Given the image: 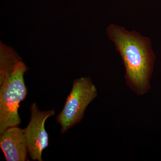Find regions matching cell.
<instances>
[{"label":"cell","instance_id":"obj_3","mask_svg":"<svg viewBox=\"0 0 161 161\" xmlns=\"http://www.w3.org/2000/svg\"><path fill=\"white\" fill-rule=\"evenodd\" d=\"M97 96V88L89 77L74 80L63 109L56 119L61 126V133H65L81 121L87 107Z\"/></svg>","mask_w":161,"mask_h":161},{"label":"cell","instance_id":"obj_6","mask_svg":"<svg viewBox=\"0 0 161 161\" xmlns=\"http://www.w3.org/2000/svg\"><path fill=\"white\" fill-rule=\"evenodd\" d=\"M22 58L11 47L1 41L0 44V85L11 75Z\"/></svg>","mask_w":161,"mask_h":161},{"label":"cell","instance_id":"obj_1","mask_svg":"<svg viewBox=\"0 0 161 161\" xmlns=\"http://www.w3.org/2000/svg\"><path fill=\"white\" fill-rule=\"evenodd\" d=\"M107 32L125 65L127 85L136 95L147 94L155 59L150 38L113 24L107 28Z\"/></svg>","mask_w":161,"mask_h":161},{"label":"cell","instance_id":"obj_2","mask_svg":"<svg viewBox=\"0 0 161 161\" xmlns=\"http://www.w3.org/2000/svg\"><path fill=\"white\" fill-rule=\"evenodd\" d=\"M28 70L21 60L0 85V134L9 127L19 126L21 124L18 109L20 103L27 96L24 76Z\"/></svg>","mask_w":161,"mask_h":161},{"label":"cell","instance_id":"obj_5","mask_svg":"<svg viewBox=\"0 0 161 161\" xmlns=\"http://www.w3.org/2000/svg\"><path fill=\"white\" fill-rule=\"evenodd\" d=\"M0 147L7 161H29L24 131L19 126L9 127L0 134Z\"/></svg>","mask_w":161,"mask_h":161},{"label":"cell","instance_id":"obj_4","mask_svg":"<svg viewBox=\"0 0 161 161\" xmlns=\"http://www.w3.org/2000/svg\"><path fill=\"white\" fill-rule=\"evenodd\" d=\"M31 119L28 125L23 129L30 156L33 161H43L42 152L49 146L48 134L45 128L47 118L55 115L54 110L40 111L33 103L30 108Z\"/></svg>","mask_w":161,"mask_h":161}]
</instances>
